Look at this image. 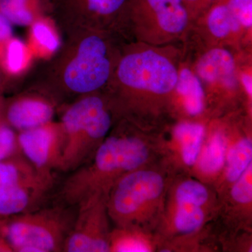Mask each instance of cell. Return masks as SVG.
<instances>
[{"label": "cell", "mask_w": 252, "mask_h": 252, "mask_svg": "<svg viewBox=\"0 0 252 252\" xmlns=\"http://www.w3.org/2000/svg\"><path fill=\"white\" fill-rule=\"evenodd\" d=\"M232 197L239 203L250 204L252 200V165L235 181L231 191Z\"/></svg>", "instance_id": "obj_23"}, {"label": "cell", "mask_w": 252, "mask_h": 252, "mask_svg": "<svg viewBox=\"0 0 252 252\" xmlns=\"http://www.w3.org/2000/svg\"><path fill=\"white\" fill-rule=\"evenodd\" d=\"M182 99L186 110L192 116L201 114L205 106V92L201 81L188 68L179 70L175 91Z\"/></svg>", "instance_id": "obj_13"}, {"label": "cell", "mask_w": 252, "mask_h": 252, "mask_svg": "<svg viewBox=\"0 0 252 252\" xmlns=\"http://www.w3.org/2000/svg\"><path fill=\"white\" fill-rule=\"evenodd\" d=\"M208 199V192L201 184L189 180L179 186L176 191L177 204H193L202 206Z\"/></svg>", "instance_id": "obj_19"}, {"label": "cell", "mask_w": 252, "mask_h": 252, "mask_svg": "<svg viewBox=\"0 0 252 252\" xmlns=\"http://www.w3.org/2000/svg\"><path fill=\"white\" fill-rule=\"evenodd\" d=\"M32 34L36 41L50 51H55L59 46V41L51 28L42 22H36L32 26Z\"/></svg>", "instance_id": "obj_25"}, {"label": "cell", "mask_w": 252, "mask_h": 252, "mask_svg": "<svg viewBox=\"0 0 252 252\" xmlns=\"http://www.w3.org/2000/svg\"><path fill=\"white\" fill-rule=\"evenodd\" d=\"M207 9V27L215 37L225 39L243 29L224 0H218Z\"/></svg>", "instance_id": "obj_14"}, {"label": "cell", "mask_w": 252, "mask_h": 252, "mask_svg": "<svg viewBox=\"0 0 252 252\" xmlns=\"http://www.w3.org/2000/svg\"><path fill=\"white\" fill-rule=\"evenodd\" d=\"M27 0H0V12L11 23L18 26H28L33 16L26 6Z\"/></svg>", "instance_id": "obj_20"}, {"label": "cell", "mask_w": 252, "mask_h": 252, "mask_svg": "<svg viewBox=\"0 0 252 252\" xmlns=\"http://www.w3.org/2000/svg\"><path fill=\"white\" fill-rule=\"evenodd\" d=\"M142 44L162 46L182 35L190 21L183 0H127Z\"/></svg>", "instance_id": "obj_6"}, {"label": "cell", "mask_w": 252, "mask_h": 252, "mask_svg": "<svg viewBox=\"0 0 252 252\" xmlns=\"http://www.w3.org/2000/svg\"><path fill=\"white\" fill-rule=\"evenodd\" d=\"M56 174L36 168L21 153L0 161V218L45 205Z\"/></svg>", "instance_id": "obj_4"}, {"label": "cell", "mask_w": 252, "mask_h": 252, "mask_svg": "<svg viewBox=\"0 0 252 252\" xmlns=\"http://www.w3.org/2000/svg\"><path fill=\"white\" fill-rule=\"evenodd\" d=\"M205 215L201 206L193 204H177L176 228L184 233H190L201 226Z\"/></svg>", "instance_id": "obj_18"}, {"label": "cell", "mask_w": 252, "mask_h": 252, "mask_svg": "<svg viewBox=\"0 0 252 252\" xmlns=\"http://www.w3.org/2000/svg\"><path fill=\"white\" fill-rule=\"evenodd\" d=\"M227 144L225 137L220 132L212 136L199 158V168L204 173L212 175L220 171L224 165Z\"/></svg>", "instance_id": "obj_16"}, {"label": "cell", "mask_w": 252, "mask_h": 252, "mask_svg": "<svg viewBox=\"0 0 252 252\" xmlns=\"http://www.w3.org/2000/svg\"><path fill=\"white\" fill-rule=\"evenodd\" d=\"M0 252H13L12 249L10 247L4 234L0 229Z\"/></svg>", "instance_id": "obj_28"}, {"label": "cell", "mask_w": 252, "mask_h": 252, "mask_svg": "<svg viewBox=\"0 0 252 252\" xmlns=\"http://www.w3.org/2000/svg\"><path fill=\"white\" fill-rule=\"evenodd\" d=\"M148 157L147 146L137 137H106L90 161L71 172L64 181L59 191V201L77 206L92 194H108L123 176L137 170Z\"/></svg>", "instance_id": "obj_1"}, {"label": "cell", "mask_w": 252, "mask_h": 252, "mask_svg": "<svg viewBox=\"0 0 252 252\" xmlns=\"http://www.w3.org/2000/svg\"><path fill=\"white\" fill-rule=\"evenodd\" d=\"M21 153L18 132L4 122L0 124V161Z\"/></svg>", "instance_id": "obj_22"}, {"label": "cell", "mask_w": 252, "mask_h": 252, "mask_svg": "<svg viewBox=\"0 0 252 252\" xmlns=\"http://www.w3.org/2000/svg\"><path fill=\"white\" fill-rule=\"evenodd\" d=\"M4 100L0 97V124L4 122V121H3V109H4Z\"/></svg>", "instance_id": "obj_29"}, {"label": "cell", "mask_w": 252, "mask_h": 252, "mask_svg": "<svg viewBox=\"0 0 252 252\" xmlns=\"http://www.w3.org/2000/svg\"><path fill=\"white\" fill-rule=\"evenodd\" d=\"M61 125L64 147L60 171L72 172L92 159L108 134L112 119L103 99L91 95L71 105Z\"/></svg>", "instance_id": "obj_3"}, {"label": "cell", "mask_w": 252, "mask_h": 252, "mask_svg": "<svg viewBox=\"0 0 252 252\" xmlns=\"http://www.w3.org/2000/svg\"><path fill=\"white\" fill-rule=\"evenodd\" d=\"M175 135L180 142L184 161L193 165L198 160L205 135L203 126L193 123H182L176 127Z\"/></svg>", "instance_id": "obj_15"}, {"label": "cell", "mask_w": 252, "mask_h": 252, "mask_svg": "<svg viewBox=\"0 0 252 252\" xmlns=\"http://www.w3.org/2000/svg\"><path fill=\"white\" fill-rule=\"evenodd\" d=\"M235 63L233 55L221 48L207 51L199 59L195 67L200 81L208 84L235 86Z\"/></svg>", "instance_id": "obj_12"}, {"label": "cell", "mask_w": 252, "mask_h": 252, "mask_svg": "<svg viewBox=\"0 0 252 252\" xmlns=\"http://www.w3.org/2000/svg\"><path fill=\"white\" fill-rule=\"evenodd\" d=\"M26 61V48L22 41L12 39L8 42L5 54V66L10 73L17 74L22 70Z\"/></svg>", "instance_id": "obj_21"}, {"label": "cell", "mask_w": 252, "mask_h": 252, "mask_svg": "<svg viewBox=\"0 0 252 252\" xmlns=\"http://www.w3.org/2000/svg\"><path fill=\"white\" fill-rule=\"evenodd\" d=\"M111 73V63L105 41L97 35L81 41L75 59L68 64L64 79L69 90L88 94L107 83Z\"/></svg>", "instance_id": "obj_9"}, {"label": "cell", "mask_w": 252, "mask_h": 252, "mask_svg": "<svg viewBox=\"0 0 252 252\" xmlns=\"http://www.w3.org/2000/svg\"><path fill=\"white\" fill-rule=\"evenodd\" d=\"M251 139L243 138L234 144L228 152L226 159V177L235 182L252 164Z\"/></svg>", "instance_id": "obj_17"}, {"label": "cell", "mask_w": 252, "mask_h": 252, "mask_svg": "<svg viewBox=\"0 0 252 252\" xmlns=\"http://www.w3.org/2000/svg\"><path fill=\"white\" fill-rule=\"evenodd\" d=\"M88 9L98 16H112L127 4V0H86Z\"/></svg>", "instance_id": "obj_24"}, {"label": "cell", "mask_w": 252, "mask_h": 252, "mask_svg": "<svg viewBox=\"0 0 252 252\" xmlns=\"http://www.w3.org/2000/svg\"><path fill=\"white\" fill-rule=\"evenodd\" d=\"M161 176L150 170H133L123 176L107 195L108 215L119 225H128L144 205L160 196Z\"/></svg>", "instance_id": "obj_7"}, {"label": "cell", "mask_w": 252, "mask_h": 252, "mask_svg": "<svg viewBox=\"0 0 252 252\" xmlns=\"http://www.w3.org/2000/svg\"><path fill=\"white\" fill-rule=\"evenodd\" d=\"M144 46L123 58L117 68L118 79L135 94L155 97L171 94L178 81L177 64L161 46Z\"/></svg>", "instance_id": "obj_5"}, {"label": "cell", "mask_w": 252, "mask_h": 252, "mask_svg": "<svg viewBox=\"0 0 252 252\" xmlns=\"http://www.w3.org/2000/svg\"><path fill=\"white\" fill-rule=\"evenodd\" d=\"M21 154L42 171H60L64 147V136L61 124L52 122L18 132Z\"/></svg>", "instance_id": "obj_10"}, {"label": "cell", "mask_w": 252, "mask_h": 252, "mask_svg": "<svg viewBox=\"0 0 252 252\" xmlns=\"http://www.w3.org/2000/svg\"><path fill=\"white\" fill-rule=\"evenodd\" d=\"M77 206L57 201L0 218V229L13 252H63L72 230Z\"/></svg>", "instance_id": "obj_2"}, {"label": "cell", "mask_w": 252, "mask_h": 252, "mask_svg": "<svg viewBox=\"0 0 252 252\" xmlns=\"http://www.w3.org/2000/svg\"><path fill=\"white\" fill-rule=\"evenodd\" d=\"M11 22L0 12V43L8 41L12 34Z\"/></svg>", "instance_id": "obj_26"}, {"label": "cell", "mask_w": 252, "mask_h": 252, "mask_svg": "<svg viewBox=\"0 0 252 252\" xmlns=\"http://www.w3.org/2000/svg\"><path fill=\"white\" fill-rule=\"evenodd\" d=\"M242 83L245 87V91L248 93V95L252 97V75L249 74H242Z\"/></svg>", "instance_id": "obj_27"}, {"label": "cell", "mask_w": 252, "mask_h": 252, "mask_svg": "<svg viewBox=\"0 0 252 252\" xmlns=\"http://www.w3.org/2000/svg\"><path fill=\"white\" fill-rule=\"evenodd\" d=\"M108 194L97 192L81 200L72 230L64 243V252L110 251L107 233V200Z\"/></svg>", "instance_id": "obj_8"}, {"label": "cell", "mask_w": 252, "mask_h": 252, "mask_svg": "<svg viewBox=\"0 0 252 252\" xmlns=\"http://www.w3.org/2000/svg\"><path fill=\"white\" fill-rule=\"evenodd\" d=\"M54 114V106L45 99L21 97L8 104L4 102L3 121L20 132L51 122Z\"/></svg>", "instance_id": "obj_11"}]
</instances>
